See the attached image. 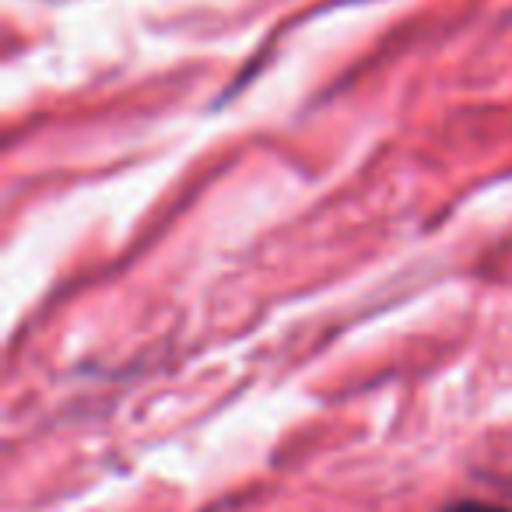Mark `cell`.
<instances>
[{
    "label": "cell",
    "mask_w": 512,
    "mask_h": 512,
    "mask_svg": "<svg viewBox=\"0 0 512 512\" xmlns=\"http://www.w3.org/2000/svg\"><path fill=\"white\" fill-rule=\"evenodd\" d=\"M442 512H512L505 505H491V502H477V498H463V502L446 505Z\"/></svg>",
    "instance_id": "1"
}]
</instances>
